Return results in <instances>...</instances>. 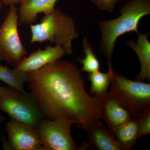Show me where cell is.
I'll list each match as a JSON object with an SVG mask.
<instances>
[{"label":"cell","mask_w":150,"mask_h":150,"mask_svg":"<svg viewBox=\"0 0 150 150\" xmlns=\"http://www.w3.org/2000/svg\"><path fill=\"white\" fill-rule=\"evenodd\" d=\"M30 28L31 43L50 41L63 48L66 55L72 54V41L79 34L74 19L59 9L45 15L40 23L30 24Z\"/></svg>","instance_id":"obj_3"},{"label":"cell","mask_w":150,"mask_h":150,"mask_svg":"<svg viewBox=\"0 0 150 150\" xmlns=\"http://www.w3.org/2000/svg\"><path fill=\"white\" fill-rule=\"evenodd\" d=\"M27 74L44 118L69 120L84 131L100 119L98 98L87 92L81 71L74 63L59 60Z\"/></svg>","instance_id":"obj_1"},{"label":"cell","mask_w":150,"mask_h":150,"mask_svg":"<svg viewBox=\"0 0 150 150\" xmlns=\"http://www.w3.org/2000/svg\"><path fill=\"white\" fill-rule=\"evenodd\" d=\"M58 0H21L18 13V18L22 23L32 24L40 13H51L55 9Z\"/></svg>","instance_id":"obj_12"},{"label":"cell","mask_w":150,"mask_h":150,"mask_svg":"<svg viewBox=\"0 0 150 150\" xmlns=\"http://www.w3.org/2000/svg\"><path fill=\"white\" fill-rule=\"evenodd\" d=\"M149 33H138L136 41L132 39L126 41L125 44L134 50L139 60L141 70L135 81H144L150 80V42L148 39Z\"/></svg>","instance_id":"obj_13"},{"label":"cell","mask_w":150,"mask_h":150,"mask_svg":"<svg viewBox=\"0 0 150 150\" xmlns=\"http://www.w3.org/2000/svg\"><path fill=\"white\" fill-rule=\"evenodd\" d=\"M73 124L66 119L43 118L35 130L45 150H77L71 136Z\"/></svg>","instance_id":"obj_7"},{"label":"cell","mask_w":150,"mask_h":150,"mask_svg":"<svg viewBox=\"0 0 150 150\" xmlns=\"http://www.w3.org/2000/svg\"><path fill=\"white\" fill-rule=\"evenodd\" d=\"M139 138L150 134V109H148L139 118Z\"/></svg>","instance_id":"obj_18"},{"label":"cell","mask_w":150,"mask_h":150,"mask_svg":"<svg viewBox=\"0 0 150 150\" xmlns=\"http://www.w3.org/2000/svg\"><path fill=\"white\" fill-rule=\"evenodd\" d=\"M1 6H2L1 3V2H0V9H1Z\"/></svg>","instance_id":"obj_22"},{"label":"cell","mask_w":150,"mask_h":150,"mask_svg":"<svg viewBox=\"0 0 150 150\" xmlns=\"http://www.w3.org/2000/svg\"><path fill=\"white\" fill-rule=\"evenodd\" d=\"M27 73L15 69H11L7 66L0 64V81L8 86L23 93H27L24 88L27 82Z\"/></svg>","instance_id":"obj_15"},{"label":"cell","mask_w":150,"mask_h":150,"mask_svg":"<svg viewBox=\"0 0 150 150\" xmlns=\"http://www.w3.org/2000/svg\"><path fill=\"white\" fill-rule=\"evenodd\" d=\"M83 41L84 57L78 59V62L82 66L81 71L91 73L100 71V63L91 45L86 37H84Z\"/></svg>","instance_id":"obj_17"},{"label":"cell","mask_w":150,"mask_h":150,"mask_svg":"<svg viewBox=\"0 0 150 150\" xmlns=\"http://www.w3.org/2000/svg\"><path fill=\"white\" fill-rule=\"evenodd\" d=\"M117 18L98 21L101 32L100 49L107 59L108 72L113 76L112 56L117 39L126 33L139 32L140 21L150 14V0H129L121 8Z\"/></svg>","instance_id":"obj_2"},{"label":"cell","mask_w":150,"mask_h":150,"mask_svg":"<svg viewBox=\"0 0 150 150\" xmlns=\"http://www.w3.org/2000/svg\"><path fill=\"white\" fill-rule=\"evenodd\" d=\"M120 145L121 150L131 149L139 139V121L131 118L119 126L112 133Z\"/></svg>","instance_id":"obj_14"},{"label":"cell","mask_w":150,"mask_h":150,"mask_svg":"<svg viewBox=\"0 0 150 150\" xmlns=\"http://www.w3.org/2000/svg\"><path fill=\"white\" fill-rule=\"evenodd\" d=\"M61 46H48L44 50L39 49L27 57H23L14 69L28 73L36 71L48 64L60 60L65 55Z\"/></svg>","instance_id":"obj_11"},{"label":"cell","mask_w":150,"mask_h":150,"mask_svg":"<svg viewBox=\"0 0 150 150\" xmlns=\"http://www.w3.org/2000/svg\"><path fill=\"white\" fill-rule=\"evenodd\" d=\"M18 19L17 9L11 6L0 26V61L14 67L27 54L19 34Z\"/></svg>","instance_id":"obj_6"},{"label":"cell","mask_w":150,"mask_h":150,"mask_svg":"<svg viewBox=\"0 0 150 150\" xmlns=\"http://www.w3.org/2000/svg\"><path fill=\"white\" fill-rule=\"evenodd\" d=\"M96 97L99 100L100 119L104 120L112 134L119 126L132 118L109 92Z\"/></svg>","instance_id":"obj_9"},{"label":"cell","mask_w":150,"mask_h":150,"mask_svg":"<svg viewBox=\"0 0 150 150\" xmlns=\"http://www.w3.org/2000/svg\"><path fill=\"white\" fill-rule=\"evenodd\" d=\"M6 5L15 6L20 3L21 0H1Z\"/></svg>","instance_id":"obj_20"},{"label":"cell","mask_w":150,"mask_h":150,"mask_svg":"<svg viewBox=\"0 0 150 150\" xmlns=\"http://www.w3.org/2000/svg\"><path fill=\"white\" fill-rule=\"evenodd\" d=\"M112 77L108 72L105 73L98 71L89 73L88 79L91 83V93L93 96H98L107 92Z\"/></svg>","instance_id":"obj_16"},{"label":"cell","mask_w":150,"mask_h":150,"mask_svg":"<svg viewBox=\"0 0 150 150\" xmlns=\"http://www.w3.org/2000/svg\"><path fill=\"white\" fill-rule=\"evenodd\" d=\"M109 92L130 113L138 119L150 109V84L132 81L114 72Z\"/></svg>","instance_id":"obj_4"},{"label":"cell","mask_w":150,"mask_h":150,"mask_svg":"<svg viewBox=\"0 0 150 150\" xmlns=\"http://www.w3.org/2000/svg\"><path fill=\"white\" fill-rule=\"evenodd\" d=\"M5 131L8 137L6 148L12 150H45L35 129L11 118Z\"/></svg>","instance_id":"obj_8"},{"label":"cell","mask_w":150,"mask_h":150,"mask_svg":"<svg viewBox=\"0 0 150 150\" xmlns=\"http://www.w3.org/2000/svg\"><path fill=\"white\" fill-rule=\"evenodd\" d=\"M121 1L122 0H91V1L100 10L112 13L116 4Z\"/></svg>","instance_id":"obj_19"},{"label":"cell","mask_w":150,"mask_h":150,"mask_svg":"<svg viewBox=\"0 0 150 150\" xmlns=\"http://www.w3.org/2000/svg\"><path fill=\"white\" fill-rule=\"evenodd\" d=\"M84 131L88 142L84 143L79 150H121L113 134L100 119L91 123Z\"/></svg>","instance_id":"obj_10"},{"label":"cell","mask_w":150,"mask_h":150,"mask_svg":"<svg viewBox=\"0 0 150 150\" xmlns=\"http://www.w3.org/2000/svg\"><path fill=\"white\" fill-rule=\"evenodd\" d=\"M5 121V118L0 114V127H1V125Z\"/></svg>","instance_id":"obj_21"},{"label":"cell","mask_w":150,"mask_h":150,"mask_svg":"<svg viewBox=\"0 0 150 150\" xmlns=\"http://www.w3.org/2000/svg\"><path fill=\"white\" fill-rule=\"evenodd\" d=\"M0 110L12 119L35 129L43 116L35 98L10 87L0 86Z\"/></svg>","instance_id":"obj_5"}]
</instances>
